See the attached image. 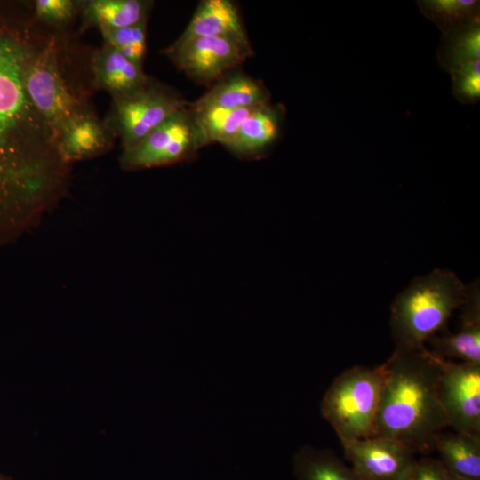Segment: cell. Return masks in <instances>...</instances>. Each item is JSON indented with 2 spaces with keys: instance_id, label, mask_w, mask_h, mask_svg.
<instances>
[{
  "instance_id": "ffe728a7",
  "label": "cell",
  "mask_w": 480,
  "mask_h": 480,
  "mask_svg": "<svg viewBox=\"0 0 480 480\" xmlns=\"http://www.w3.org/2000/svg\"><path fill=\"white\" fill-rule=\"evenodd\" d=\"M189 108L205 145L219 142L226 147L242 123L260 107L230 109L217 107L192 108L189 104Z\"/></svg>"
},
{
  "instance_id": "83f0119b",
  "label": "cell",
  "mask_w": 480,
  "mask_h": 480,
  "mask_svg": "<svg viewBox=\"0 0 480 480\" xmlns=\"http://www.w3.org/2000/svg\"><path fill=\"white\" fill-rule=\"evenodd\" d=\"M0 480H8V479L0 474Z\"/></svg>"
},
{
  "instance_id": "9c48e42d",
  "label": "cell",
  "mask_w": 480,
  "mask_h": 480,
  "mask_svg": "<svg viewBox=\"0 0 480 480\" xmlns=\"http://www.w3.org/2000/svg\"><path fill=\"white\" fill-rule=\"evenodd\" d=\"M436 358L438 395L449 427L480 435V364Z\"/></svg>"
},
{
  "instance_id": "7402d4cb",
  "label": "cell",
  "mask_w": 480,
  "mask_h": 480,
  "mask_svg": "<svg viewBox=\"0 0 480 480\" xmlns=\"http://www.w3.org/2000/svg\"><path fill=\"white\" fill-rule=\"evenodd\" d=\"M426 16L435 21L444 32L479 20V2L475 0H434L420 2Z\"/></svg>"
},
{
  "instance_id": "ac0fdd59",
  "label": "cell",
  "mask_w": 480,
  "mask_h": 480,
  "mask_svg": "<svg viewBox=\"0 0 480 480\" xmlns=\"http://www.w3.org/2000/svg\"><path fill=\"white\" fill-rule=\"evenodd\" d=\"M292 468L297 480H360L330 449L305 445L294 454Z\"/></svg>"
},
{
  "instance_id": "e0dca14e",
  "label": "cell",
  "mask_w": 480,
  "mask_h": 480,
  "mask_svg": "<svg viewBox=\"0 0 480 480\" xmlns=\"http://www.w3.org/2000/svg\"><path fill=\"white\" fill-rule=\"evenodd\" d=\"M151 2L141 0H92L82 2L83 25L100 30L135 25L147 20Z\"/></svg>"
},
{
  "instance_id": "4316f807",
  "label": "cell",
  "mask_w": 480,
  "mask_h": 480,
  "mask_svg": "<svg viewBox=\"0 0 480 480\" xmlns=\"http://www.w3.org/2000/svg\"><path fill=\"white\" fill-rule=\"evenodd\" d=\"M448 480H469V479H466V478L455 476L448 472Z\"/></svg>"
},
{
  "instance_id": "7c38bea8",
  "label": "cell",
  "mask_w": 480,
  "mask_h": 480,
  "mask_svg": "<svg viewBox=\"0 0 480 480\" xmlns=\"http://www.w3.org/2000/svg\"><path fill=\"white\" fill-rule=\"evenodd\" d=\"M91 68L93 86L108 92L112 100L138 92L149 79L141 65L105 44L93 54Z\"/></svg>"
},
{
  "instance_id": "3957f363",
  "label": "cell",
  "mask_w": 480,
  "mask_h": 480,
  "mask_svg": "<svg viewBox=\"0 0 480 480\" xmlns=\"http://www.w3.org/2000/svg\"><path fill=\"white\" fill-rule=\"evenodd\" d=\"M466 294L467 285L450 270L436 268L416 277L391 305L390 327L396 349L427 348V341L446 328Z\"/></svg>"
},
{
  "instance_id": "d6986e66",
  "label": "cell",
  "mask_w": 480,
  "mask_h": 480,
  "mask_svg": "<svg viewBox=\"0 0 480 480\" xmlns=\"http://www.w3.org/2000/svg\"><path fill=\"white\" fill-rule=\"evenodd\" d=\"M427 342L429 352L438 357L480 364V319L460 318L457 332L435 335Z\"/></svg>"
},
{
  "instance_id": "30bf717a",
  "label": "cell",
  "mask_w": 480,
  "mask_h": 480,
  "mask_svg": "<svg viewBox=\"0 0 480 480\" xmlns=\"http://www.w3.org/2000/svg\"><path fill=\"white\" fill-rule=\"evenodd\" d=\"M340 443L360 480H409L417 462L413 452L388 438L370 436Z\"/></svg>"
},
{
  "instance_id": "603a6c76",
  "label": "cell",
  "mask_w": 480,
  "mask_h": 480,
  "mask_svg": "<svg viewBox=\"0 0 480 480\" xmlns=\"http://www.w3.org/2000/svg\"><path fill=\"white\" fill-rule=\"evenodd\" d=\"M100 31L105 44L116 49L131 61L142 66L146 53L147 20L129 27Z\"/></svg>"
},
{
  "instance_id": "5bb4252c",
  "label": "cell",
  "mask_w": 480,
  "mask_h": 480,
  "mask_svg": "<svg viewBox=\"0 0 480 480\" xmlns=\"http://www.w3.org/2000/svg\"><path fill=\"white\" fill-rule=\"evenodd\" d=\"M282 118L283 109L270 103L256 108L226 148L241 157L261 156L277 139Z\"/></svg>"
},
{
  "instance_id": "52a82bcc",
  "label": "cell",
  "mask_w": 480,
  "mask_h": 480,
  "mask_svg": "<svg viewBox=\"0 0 480 480\" xmlns=\"http://www.w3.org/2000/svg\"><path fill=\"white\" fill-rule=\"evenodd\" d=\"M26 84L33 104L58 133L72 118L89 110L64 76L54 38L38 49L28 68Z\"/></svg>"
},
{
  "instance_id": "d4e9b609",
  "label": "cell",
  "mask_w": 480,
  "mask_h": 480,
  "mask_svg": "<svg viewBox=\"0 0 480 480\" xmlns=\"http://www.w3.org/2000/svg\"><path fill=\"white\" fill-rule=\"evenodd\" d=\"M81 5L82 2L72 0H36L34 4L38 20L58 26L72 20Z\"/></svg>"
},
{
  "instance_id": "277c9868",
  "label": "cell",
  "mask_w": 480,
  "mask_h": 480,
  "mask_svg": "<svg viewBox=\"0 0 480 480\" xmlns=\"http://www.w3.org/2000/svg\"><path fill=\"white\" fill-rule=\"evenodd\" d=\"M383 380V364L356 365L344 371L330 385L320 411L340 442L372 436Z\"/></svg>"
},
{
  "instance_id": "9a60e30c",
  "label": "cell",
  "mask_w": 480,
  "mask_h": 480,
  "mask_svg": "<svg viewBox=\"0 0 480 480\" xmlns=\"http://www.w3.org/2000/svg\"><path fill=\"white\" fill-rule=\"evenodd\" d=\"M226 35L247 36L236 5L229 0H204L176 41Z\"/></svg>"
},
{
  "instance_id": "6da1fadb",
  "label": "cell",
  "mask_w": 480,
  "mask_h": 480,
  "mask_svg": "<svg viewBox=\"0 0 480 480\" xmlns=\"http://www.w3.org/2000/svg\"><path fill=\"white\" fill-rule=\"evenodd\" d=\"M41 45L0 28V245L17 239L66 193L70 166L57 130L27 90Z\"/></svg>"
},
{
  "instance_id": "5b68a950",
  "label": "cell",
  "mask_w": 480,
  "mask_h": 480,
  "mask_svg": "<svg viewBox=\"0 0 480 480\" xmlns=\"http://www.w3.org/2000/svg\"><path fill=\"white\" fill-rule=\"evenodd\" d=\"M188 104L175 90L149 78L138 92L114 99L105 122L128 149Z\"/></svg>"
},
{
  "instance_id": "484cf974",
  "label": "cell",
  "mask_w": 480,
  "mask_h": 480,
  "mask_svg": "<svg viewBox=\"0 0 480 480\" xmlns=\"http://www.w3.org/2000/svg\"><path fill=\"white\" fill-rule=\"evenodd\" d=\"M409 480H448V471L440 460L425 457L417 460Z\"/></svg>"
},
{
  "instance_id": "7a4b0ae2",
  "label": "cell",
  "mask_w": 480,
  "mask_h": 480,
  "mask_svg": "<svg viewBox=\"0 0 480 480\" xmlns=\"http://www.w3.org/2000/svg\"><path fill=\"white\" fill-rule=\"evenodd\" d=\"M384 380L372 436L402 444L414 453L433 451V437L449 427L438 395L437 358L425 348L395 349Z\"/></svg>"
},
{
  "instance_id": "44dd1931",
  "label": "cell",
  "mask_w": 480,
  "mask_h": 480,
  "mask_svg": "<svg viewBox=\"0 0 480 480\" xmlns=\"http://www.w3.org/2000/svg\"><path fill=\"white\" fill-rule=\"evenodd\" d=\"M447 41L441 60L452 70L468 63L479 60V20L457 26L444 32Z\"/></svg>"
},
{
  "instance_id": "4fadbf2b",
  "label": "cell",
  "mask_w": 480,
  "mask_h": 480,
  "mask_svg": "<svg viewBox=\"0 0 480 480\" xmlns=\"http://www.w3.org/2000/svg\"><path fill=\"white\" fill-rule=\"evenodd\" d=\"M269 92L262 83L242 72L232 70L216 81L192 108H256L269 103Z\"/></svg>"
},
{
  "instance_id": "8fae6325",
  "label": "cell",
  "mask_w": 480,
  "mask_h": 480,
  "mask_svg": "<svg viewBox=\"0 0 480 480\" xmlns=\"http://www.w3.org/2000/svg\"><path fill=\"white\" fill-rule=\"evenodd\" d=\"M115 133L92 111L72 118L59 132L60 152L68 163L97 157L110 149Z\"/></svg>"
},
{
  "instance_id": "cb8c5ba5",
  "label": "cell",
  "mask_w": 480,
  "mask_h": 480,
  "mask_svg": "<svg viewBox=\"0 0 480 480\" xmlns=\"http://www.w3.org/2000/svg\"><path fill=\"white\" fill-rule=\"evenodd\" d=\"M480 61L476 60L452 70L455 96L463 102H475L480 96Z\"/></svg>"
},
{
  "instance_id": "2e32d148",
  "label": "cell",
  "mask_w": 480,
  "mask_h": 480,
  "mask_svg": "<svg viewBox=\"0 0 480 480\" xmlns=\"http://www.w3.org/2000/svg\"><path fill=\"white\" fill-rule=\"evenodd\" d=\"M432 444L449 473L480 480V435L441 431L434 436Z\"/></svg>"
},
{
  "instance_id": "ba28073f",
  "label": "cell",
  "mask_w": 480,
  "mask_h": 480,
  "mask_svg": "<svg viewBox=\"0 0 480 480\" xmlns=\"http://www.w3.org/2000/svg\"><path fill=\"white\" fill-rule=\"evenodd\" d=\"M247 36L226 35L175 41L165 54L190 79L209 85L252 56Z\"/></svg>"
},
{
  "instance_id": "8992f818",
  "label": "cell",
  "mask_w": 480,
  "mask_h": 480,
  "mask_svg": "<svg viewBox=\"0 0 480 480\" xmlns=\"http://www.w3.org/2000/svg\"><path fill=\"white\" fill-rule=\"evenodd\" d=\"M189 104L172 115L139 144L123 149L119 158L121 167L134 171L169 165L191 158L205 146Z\"/></svg>"
}]
</instances>
